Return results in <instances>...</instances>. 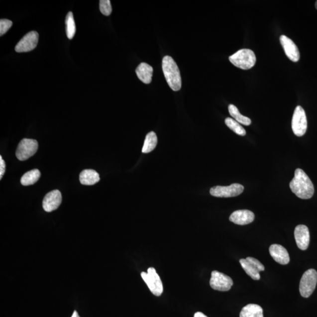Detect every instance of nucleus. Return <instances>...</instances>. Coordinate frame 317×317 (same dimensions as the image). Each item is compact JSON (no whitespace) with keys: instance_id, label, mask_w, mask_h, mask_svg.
Here are the masks:
<instances>
[{"instance_id":"obj_1","label":"nucleus","mask_w":317,"mask_h":317,"mask_svg":"<svg viewBox=\"0 0 317 317\" xmlns=\"http://www.w3.org/2000/svg\"><path fill=\"white\" fill-rule=\"evenodd\" d=\"M291 190L297 197L302 199H309L315 193L313 184L303 170L297 169L294 177L290 183Z\"/></svg>"},{"instance_id":"obj_2","label":"nucleus","mask_w":317,"mask_h":317,"mask_svg":"<svg viewBox=\"0 0 317 317\" xmlns=\"http://www.w3.org/2000/svg\"><path fill=\"white\" fill-rule=\"evenodd\" d=\"M162 70L166 81L174 91L181 90L182 78L177 64L170 56H165L162 60Z\"/></svg>"},{"instance_id":"obj_3","label":"nucleus","mask_w":317,"mask_h":317,"mask_svg":"<svg viewBox=\"0 0 317 317\" xmlns=\"http://www.w3.org/2000/svg\"><path fill=\"white\" fill-rule=\"evenodd\" d=\"M229 60L234 66L241 70L251 69L256 63L254 52L249 49H241L229 57Z\"/></svg>"},{"instance_id":"obj_4","label":"nucleus","mask_w":317,"mask_h":317,"mask_svg":"<svg viewBox=\"0 0 317 317\" xmlns=\"http://www.w3.org/2000/svg\"><path fill=\"white\" fill-rule=\"evenodd\" d=\"M317 283V272L310 269L304 273L300 283V293L305 298H308L315 291Z\"/></svg>"},{"instance_id":"obj_5","label":"nucleus","mask_w":317,"mask_h":317,"mask_svg":"<svg viewBox=\"0 0 317 317\" xmlns=\"http://www.w3.org/2000/svg\"><path fill=\"white\" fill-rule=\"evenodd\" d=\"M141 277L152 294L158 297L162 295L163 292V284L154 268H149L147 273H141Z\"/></svg>"},{"instance_id":"obj_6","label":"nucleus","mask_w":317,"mask_h":317,"mask_svg":"<svg viewBox=\"0 0 317 317\" xmlns=\"http://www.w3.org/2000/svg\"><path fill=\"white\" fill-rule=\"evenodd\" d=\"M38 148V143L37 140L23 139L19 142L15 155L19 161H24L35 155Z\"/></svg>"},{"instance_id":"obj_7","label":"nucleus","mask_w":317,"mask_h":317,"mask_svg":"<svg viewBox=\"0 0 317 317\" xmlns=\"http://www.w3.org/2000/svg\"><path fill=\"white\" fill-rule=\"evenodd\" d=\"M293 131L297 136H302L307 129V120L305 110L301 106H297L293 116Z\"/></svg>"},{"instance_id":"obj_8","label":"nucleus","mask_w":317,"mask_h":317,"mask_svg":"<svg viewBox=\"0 0 317 317\" xmlns=\"http://www.w3.org/2000/svg\"><path fill=\"white\" fill-rule=\"evenodd\" d=\"M244 186L238 184H233L228 186H216L211 188L210 194L217 198L236 197L242 194Z\"/></svg>"},{"instance_id":"obj_9","label":"nucleus","mask_w":317,"mask_h":317,"mask_svg":"<svg viewBox=\"0 0 317 317\" xmlns=\"http://www.w3.org/2000/svg\"><path fill=\"white\" fill-rule=\"evenodd\" d=\"M233 284V280L229 276L217 271H212L210 280L212 289L220 292H227L231 289Z\"/></svg>"},{"instance_id":"obj_10","label":"nucleus","mask_w":317,"mask_h":317,"mask_svg":"<svg viewBox=\"0 0 317 317\" xmlns=\"http://www.w3.org/2000/svg\"><path fill=\"white\" fill-rule=\"evenodd\" d=\"M243 270L251 279L254 280L260 279V272L264 270V266L260 261L253 257H247L240 260Z\"/></svg>"},{"instance_id":"obj_11","label":"nucleus","mask_w":317,"mask_h":317,"mask_svg":"<svg viewBox=\"0 0 317 317\" xmlns=\"http://www.w3.org/2000/svg\"><path fill=\"white\" fill-rule=\"evenodd\" d=\"M39 35L37 32L31 31L24 36L16 45L15 50L17 52H25L33 50L37 47Z\"/></svg>"},{"instance_id":"obj_12","label":"nucleus","mask_w":317,"mask_h":317,"mask_svg":"<svg viewBox=\"0 0 317 317\" xmlns=\"http://www.w3.org/2000/svg\"><path fill=\"white\" fill-rule=\"evenodd\" d=\"M294 237L297 246L300 249L306 250L308 248L310 241L309 228L305 225H297L294 230Z\"/></svg>"},{"instance_id":"obj_13","label":"nucleus","mask_w":317,"mask_h":317,"mask_svg":"<svg viewBox=\"0 0 317 317\" xmlns=\"http://www.w3.org/2000/svg\"><path fill=\"white\" fill-rule=\"evenodd\" d=\"M61 202V192L58 190L52 191L45 195L42 202V207L45 211L51 212L57 210Z\"/></svg>"},{"instance_id":"obj_14","label":"nucleus","mask_w":317,"mask_h":317,"mask_svg":"<svg viewBox=\"0 0 317 317\" xmlns=\"http://www.w3.org/2000/svg\"><path fill=\"white\" fill-rule=\"evenodd\" d=\"M280 40L287 57L295 63L299 61L300 54L299 48L295 43L289 37L284 35H281Z\"/></svg>"},{"instance_id":"obj_15","label":"nucleus","mask_w":317,"mask_h":317,"mask_svg":"<svg viewBox=\"0 0 317 317\" xmlns=\"http://www.w3.org/2000/svg\"><path fill=\"white\" fill-rule=\"evenodd\" d=\"M271 256L277 263L285 265L290 262L288 251L282 245L273 244L269 248Z\"/></svg>"},{"instance_id":"obj_16","label":"nucleus","mask_w":317,"mask_h":317,"mask_svg":"<svg viewBox=\"0 0 317 317\" xmlns=\"http://www.w3.org/2000/svg\"><path fill=\"white\" fill-rule=\"evenodd\" d=\"M229 220L234 224L246 225L254 221V214L248 210L237 211L231 214Z\"/></svg>"},{"instance_id":"obj_17","label":"nucleus","mask_w":317,"mask_h":317,"mask_svg":"<svg viewBox=\"0 0 317 317\" xmlns=\"http://www.w3.org/2000/svg\"><path fill=\"white\" fill-rule=\"evenodd\" d=\"M153 72V68L145 63L140 64L136 70V73L139 79L146 84L151 83Z\"/></svg>"},{"instance_id":"obj_18","label":"nucleus","mask_w":317,"mask_h":317,"mask_svg":"<svg viewBox=\"0 0 317 317\" xmlns=\"http://www.w3.org/2000/svg\"><path fill=\"white\" fill-rule=\"evenodd\" d=\"M100 181V175L94 170L86 169L80 173V181L82 185H94Z\"/></svg>"},{"instance_id":"obj_19","label":"nucleus","mask_w":317,"mask_h":317,"mask_svg":"<svg viewBox=\"0 0 317 317\" xmlns=\"http://www.w3.org/2000/svg\"><path fill=\"white\" fill-rule=\"evenodd\" d=\"M240 317H264L263 310L259 305L250 304L241 310Z\"/></svg>"},{"instance_id":"obj_20","label":"nucleus","mask_w":317,"mask_h":317,"mask_svg":"<svg viewBox=\"0 0 317 317\" xmlns=\"http://www.w3.org/2000/svg\"><path fill=\"white\" fill-rule=\"evenodd\" d=\"M41 173L38 169H33L25 173L22 176L21 184L25 186L32 185L37 182L40 178Z\"/></svg>"},{"instance_id":"obj_21","label":"nucleus","mask_w":317,"mask_h":317,"mask_svg":"<svg viewBox=\"0 0 317 317\" xmlns=\"http://www.w3.org/2000/svg\"><path fill=\"white\" fill-rule=\"evenodd\" d=\"M228 111H229L230 115L238 123L246 126L250 125L251 123V119L246 116L241 115L237 107L234 106V105L230 104L228 106Z\"/></svg>"},{"instance_id":"obj_22","label":"nucleus","mask_w":317,"mask_h":317,"mask_svg":"<svg viewBox=\"0 0 317 317\" xmlns=\"http://www.w3.org/2000/svg\"><path fill=\"white\" fill-rule=\"evenodd\" d=\"M158 143V138L154 132H150L146 135L142 152L147 153L154 150Z\"/></svg>"},{"instance_id":"obj_23","label":"nucleus","mask_w":317,"mask_h":317,"mask_svg":"<svg viewBox=\"0 0 317 317\" xmlns=\"http://www.w3.org/2000/svg\"><path fill=\"white\" fill-rule=\"evenodd\" d=\"M65 28L66 34L68 39L72 40L76 32V25H75L73 12L68 13L65 18Z\"/></svg>"},{"instance_id":"obj_24","label":"nucleus","mask_w":317,"mask_h":317,"mask_svg":"<svg viewBox=\"0 0 317 317\" xmlns=\"http://www.w3.org/2000/svg\"><path fill=\"white\" fill-rule=\"evenodd\" d=\"M225 123L229 128L233 130V131L238 135L245 136L246 135V130L244 129V127L240 125L239 123L236 121V120L230 118V117H227L225 119Z\"/></svg>"},{"instance_id":"obj_25","label":"nucleus","mask_w":317,"mask_h":317,"mask_svg":"<svg viewBox=\"0 0 317 317\" xmlns=\"http://www.w3.org/2000/svg\"><path fill=\"white\" fill-rule=\"evenodd\" d=\"M100 9L101 13L104 15H110L112 9L109 0H101L100 1Z\"/></svg>"},{"instance_id":"obj_26","label":"nucleus","mask_w":317,"mask_h":317,"mask_svg":"<svg viewBox=\"0 0 317 317\" xmlns=\"http://www.w3.org/2000/svg\"><path fill=\"white\" fill-rule=\"evenodd\" d=\"M12 22L8 19H1L0 20V35L2 36L6 33L11 27Z\"/></svg>"},{"instance_id":"obj_27","label":"nucleus","mask_w":317,"mask_h":317,"mask_svg":"<svg viewBox=\"0 0 317 317\" xmlns=\"http://www.w3.org/2000/svg\"><path fill=\"white\" fill-rule=\"evenodd\" d=\"M5 163L2 156H0V179H1L5 172Z\"/></svg>"},{"instance_id":"obj_28","label":"nucleus","mask_w":317,"mask_h":317,"mask_svg":"<svg viewBox=\"0 0 317 317\" xmlns=\"http://www.w3.org/2000/svg\"><path fill=\"white\" fill-rule=\"evenodd\" d=\"M194 317H208L205 315L204 313H202L201 312H198L195 313Z\"/></svg>"},{"instance_id":"obj_29","label":"nucleus","mask_w":317,"mask_h":317,"mask_svg":"<svg viewBox=\"0 0 317 317\" xmlns=\"http://www.w3.org/2000/svg\"><path fill=\"white\" fill-rule=\"evenodd\" d=\"M71 317H80L79 316V315H78V313H77V312L75 311L73 313V316H72Z\"/></svg>"},{"instance_id":"obj_30","label":"nucleus","mask_w":317,"mask_h":317,"mask_svg":"<svg viewBox=\"0 0 317 317\" xmlns=\"http://www.w3.org/2000/svg\"><path fill=\"white\" fill-rule=\"evenodd\" d=\"M316 8L317 9V1L316 2Z\"/></svg>"}]
</instances>
